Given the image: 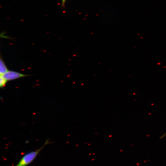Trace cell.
Instances as JSON below:
<instances>
[{
    "mask_svg": "<svg viewBox=\"0 0 166 166\" xmlns=\"http://www.w3.org/2000/svg\"><path fill=\"white\" fill-rule=\"evenodd\" d=\"M49 143V140H47L43 145L38 149L29 152L24 155L15 166H26L30 164L36 158L44 147Z\"/></svg>",
    "mask_w": 166,
    "mask_h": 166,
    "instance_id": "1",
    "label": "cell"
},
{
    "mask_svg": "<svg viewBox=\"0 0 166 166\" xmlns=\"http://www.w3.org/2000/svg\"><path fill=\"white\" fill-rule=\"evenodd\" d=\"M166 136V132L160 137V139H162Z\"/></svg>",
    "mask_w": 166,
    "mask_h": 166,
    "instance_id": "6",
    "label": "cell"
},
{
    "mask_svg": "<svg viewBox=\"0 0 166 166\" xmlns=\"http://www.w3.org/2000/svg\"><path fill=\"white\" fill-rule=\"evenodd\" d=\"M8 71L9 70L3 60L1 58L0 60V75L3 74Z\"/></svg>",
    "mask_w": 166,
    "mask_h": 166,
    "instance_id": "3",
    "label": "cell"
},
{
    "mask_svg": "<svg viewBox=\"0 0 166 166\" xmlns=\"http://www.w3.org/2000/svg\"><path fill=\"white\" fill-rule=\"evenodd\" d=\"M66 0H62L61 6L62 7H64L65 4Z\"/></svg>",
    "mask_w": 166,
    "mask_h": 166,
    "instance_id": "5",
    "label": "cell"
},
{
    "mask_svg": "<svg viewBox=\"0 0 166 166\" xmlns=\"http://www.w3.org/2000/svg\"><path fill=\"white\" fill-rule=\"evenodd\" d=\"M27 76L29 75L13 71H8L3 74L0 75V76L6 79L7 81Z\"/></svg>",
    "mask_w": 166,
    "mask_h": 166,
    "instance_id": "2",
    "label": "cell"
},
{
    "mask_svg": "<svg viewBox=\"0 0 166 166\" xmlns=\"http://www.w3.org/2000/svg\"><path fill=\"white\" fill-rule=\"evenodd\" d=\"M7 81L1 76L0 78V87L1 88L4 87L7 82Z\"/></svg>",
    "mask_w": 166,
    "mask_h": 166,
    "instance_id": "4",
    "label": "cell"
}]
</instances>
